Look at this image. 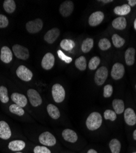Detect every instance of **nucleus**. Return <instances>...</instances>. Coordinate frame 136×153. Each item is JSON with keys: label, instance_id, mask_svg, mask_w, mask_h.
<instances>
[{"label": "nucleus", "instance_id": "f257e3e1", "mask_svg": "<svg viewBox=\"0 0 136 153\" xmlns=\"http://www.w3.org/2000/svg\"><path fill=\"white\" fill-rule=\"evenodd\" d=\"M103 118L101 114L98 112H93L86 120V126L88 129L93 131L98 129L101 126Z\"/></svg>", "mask_w": 136, "mask_h": 153}, {"label": "nucleus", "instance_id": "f03ea898", "mask_svg": "<svg viewBox=\"0 0 136 153\" xmlns=\"http://www.w3.org/2000/svg\"><path fill=\"white\" fill-rule=\"evenodd\" d=\"M52 94L54 101L56 103H61L65 100L66 93L64 88L60 84L56 83L52 88Z\"/></svg>", "mask_w": 136, "mask_h": 153}, {"label": "nucleus", "instance_id": "7ed1b4c3", "mask_svg": "<svg viewBox=\"0 0 136 153\" xmlns=\"http://www.w3.org/2000/svg\"><path fill=\"white\" fill-rule=\"evenodd\" d=\"M12 51L14 52V55L20 59L27 60L29 58V50L25 47L19 44H16L12 47Z\"/></svg>", "mask_w": 136, "mask_h": 153}, {"label": "nucleus", "instance_id": "20e7f679", "mask_svg": "<svg viewBox=\"0 0 136 153\" xmlns=\"http://www.w3.org/2000/svg\"><path fill=\"white\" fill-rule=\"evenodd\" d=\"M39 142L46 146H54L56 143L55 136L49 132H44L39 137Z\"/></svg>", "mask_w": 136, "mask_h": 153}, {"label": "nucleus", "instance_id": "39448f33", "mask_svg": "<svg viewBox=\"0 0 136 153\" xmlns=\"http://www.w3.org/2000/svg\"><path fill=\"white\" fill-rule=\"evenodd\" d=\"M43 27V22L40 19L29 21L26 24V28L29 33L35 34L39 32Z\"/></svg>", "mask_w": 136, "mask_h": 153}, {"label": "nucleus", "instance_id": "423d86ee", "mask_svg": "<svg viewBox=\"0 0 136 153\" xmlns=\"http://www.w3.org/2000/svg\"><path fill=\"white\" fill-rule=\"evenodd\" d=\"M108 77V70L106 67L101 66L99 68L94 75V82L98 86L103 85Z\"/></svg>", "mask_w": 136, "mask_h": 153}, {"label": "nucleus", "instance_id": "0eeeda50", "mask_svg": "<svg viewBox=\"0 0 136 153\" xmlns=\"http://www.w3.org/2000/svg\"><path fill=\"white\" fill-rule=\"evenodd\" d=\"M16 74L18 77L25 82H29L33 78V72L23 65L19 66L16 71Z\"/></svg>", "mask_w": 136, "mask_h": 153}, {"label": "nucleus", "instance_id": "6e6552de", "mask_svg": "<svg viewBox=\"0 0 136 153\" xmlns=\"http://www.w3.org/2000/svg\"><path fill=\"white\" fill-rule=\"evenodd\" d=\"M27 95L32 106L36 107L41 105L42 98L39 93L34 89H29L27 91Z\"/></svg>", "mask_w": 136, "mask_h": 153}, {"label": "nucleus", "instance_id": "1a4fd4ad", "mask_svg": "<svg viewBox=\"0 0 136 153\" xmlns=\"http://www.w3.org/2000/svg\"><path fill=\"white\" fill-rule=\"evenodd\" d=\"M125 72V69L124 66L120 62H117L112 67L111 71V76L114 80H118L123 78Z\"/></svg>", "mask_w": 136, "mask_h": 153}, {"label": "nucleus", "instance_id": "9d476101", "mask_svg": "<svg viewBox=\"0 0 136 153\" xmlns=\"http://www.w3.org/2000/svg\"><path fill=\"white\" fill-rule=\"evenodd\" d=\"M60 14L63 17H67L69 16L74 10V3L72 1L68 0L64 1L59 6Z\"/></svg>", "mask_w": 136, "mask_h": 153}, {"label": "nucleus", "instance_id": "9b49d317", "mask_svg": "<svg viewBox=\"0 0 136 153\" xmlns=\"http://www.w3.org/2000/svg\"><path fill=\"white\" fill-rule=\"evenodd\" d=\"M104 19V14L101 11H96L90 16L88 23L91 27H96L101 23Z\"/></svg>", "mask_w": 136, "mask_h": 153}, {"label": "nucleus", "instance_id": "f8f14e48", "mask_svg": "<svg viewBox=\"0 0 136 153\" xmlns=\"http://www.w3.org/2000/svg\"><path fill=\"white\" fill-rule=\"evenodd\" d=\"M55 64V57L51 53H46L42 60L41 66L42 68L45 70L51 69Z\"/></svg>", "mask_w": 136, "mask_h": 153}, {"label": "nucleus", "instance_id": "ddd939ff", "mask_svg": "<svg viewBox=\"0 0 136 153\" xmlns=\"http://www.w3.org/2000/svg\"><path fill=\"white\" fill-rule=\"evenodd\" d=\"M60 31L57 28H54L48 31L45 34L44 39L48 44H53L59 37Z\"/></svg>", "mask_w": 136, "mask_h": 153}, {"label": "nucleus", "instance_id": "4468645a", "mask_svg": "<svg viewBox=\"0 0 136 153\" xmlns=\"http://www.w3.org/2000/svg\"><path fill=\"white\" fill-rule=\"evenodd\" d=\"M124 118L125 123L131 126L136 124V114L134 110L131 108H128L125 110Z\"/></svg>", "mask_w": 136, "mask_h": 153}, {"label": "nucleus", "instance_id": "2eb2a0df", "mask_svg": "<svg viewBox=\"0 0 136 153\" xmlns=\"http://www.w3.org/2000/svg\"><path fill=\"white\" fill-rule=\"evenodd\" d=\"M10 97L12 100L16 104L19 105L22 108L25 107L27 105V103H28L27 98L25 96L22 94L19 93H14L12 94Z\"/></svg>", "mask_w": 136, "mask_h": 153}, {"label": "nucleus", "instance_id": "dca6fc26", "mask_svg": "<svg viewBox=\"0 0 136 153\" xmlns=\"http://www.w3.org/2000/svg\"><path fill=\"white\" fill-rule=\"evenodd\" d=\"M12 135L9 124L4 121H0V138L3 140H8Z\"/></svg>", "mask_w": 136, "mask_h": 153}, {"label": "nucleus", "instance_id": "f3484780", "mask_svg": "<svg viewBox=\"0 0 136 153\" xmlns=\"http://www.w3.org/2000/svg\"><path fill=\"white\" fill-rule=\"evenodd\" d=\"M62 137L65 140L69 143H76L78 140V135L75 131L70 129H66L62 132Z\"/></svg>", "mask_w": 136, "mask_h": 153}, {"label": "nucleus", "instance_id": "a211bd4d", "mask_svg": "<svg viewBox=\"0 0 136 153\" xmlns=\"http://www.w3.org/2000/svg\"><path fill=\"white\" fill-rule=\"evenodd\" d=\"M26 143L23 140H16L11 141L8 144V148L12 151L19 152L25 148Z\"/></svg>", "mask_w": 136, "mask_h": 153}, {"label": "nucleus", "instance_id": "6ab92c4d", "mask_svg": "<svg viewBox=\"0 0 136 153\" xmlns=\"http://www.w3.org/2000/svg\"><path fill=\"white\" fill-rule=\"evenodd\" d=\"M1 60L4 63H9L12 60V53L10 48L7 46H4L1 49Z\"/></svg>", "mask_w": 136, "mask_h": 153}, {"label": "nucleus", "instance_id": "aec40b11", "mask_svg": "<svg viewBox=\"0 0 136 153\" xmlns=\"http://www.w3.org/2000/svg\"><path fill=\"white\" fill-rule=\"evenodd\" d=\"M127 26V22L124 17H119L114 19L112 22V27L118 30H123Z\"/></svg>", "mask_w": 136, "mask_h": 153}, {"label": "nucleus", "instance_id": "412c9836", "mask_svg": "<svg viewBox=\"0 0 136 153\" xmlns=\"http://www.w3.org/2000/svg\"><path fill=\"white\" fill-rule=\"evenodd\" d=\"M135 50L132 47L128 48L125 52V58L126 65L128 66H132L135 62Z\"/></svg>", "mask_w": 136, "mask_h": 153}, {"label": "nucleus", "instance_id": "4be33fe9", "mask_svg": "<svg viewBox=\"0 0 136 153\" xmlns=\"http://www.w3.org/2000/svg\"><path fill=\"white\" fill-rule=\"evenodd\" d=\"M131 7L128 4H125L122 6L115 7L114 9V11L115 14L120 16H123L128 15L131 12Z\"/></svg>", "mask_w": 136, "mask_h": 153}, {"label": "nucleus", "instance_id": "5701e85b", "mask_svg": "<svg viewBox=\"0 0 136 153\" xmlns=\"http://www.w3.org/2000/svg\"><path fill=\"white\" fill-rule=\"evenodd\" d=\"M112 106L114 111L118 114H120L125 111V104L121 99H114L112 102Z\"/></svg>", "mask_w": 136, "mask_h": 153}, {"label": "nucleus", "instance_id": "b1692460", "mask_svg": "<svg viewBox=\"0 0 136 153\" xmlns=\"http://www.w3.org/2000/svg\"><path fill=\"white\" fill-rule=\"evenodd\" d=\"M47 111L52 119L58 120L60 117V112L57 107L53 104H48L47 107Z\"/></svg>", "mask_w": 136, "mask_h": 153}, {"label": "nucleus", "instance_id": "393cba45", "mask_svg": "<svg viewBox=\"0 0 136 153\" xmlns=\"http://www.w3.org/2000/svg\"><path fill=\"white\" fill-rule=\"evenodd\" d=\"M110 150L112 153H120L121 148L120 142L117 138H114L109 142Z\"/></svg>", "mask_w": 136, "mask_h": 153}, {"label": "nucleus", "instance_id": "a878e982", "mask_svg": "<svg viewBox=\"0 0 136 153\" xmlns=\"http://www.w3.org/2000/svg\"><path fill=\"white\" fill-rule=\"evenodd\" d=\"M3 7L8 14H12L16 9V4L14 0H5L3 3Z\"/></svg>", "mask_w": 136, "mask_h": 153}, {"label": "nucleus", "instance_id": "bb28decb", "mask_svg": "<svg viewBox=\"0 0 136 153\" xmlns=\"http://www.w3.org/2000/svg\"><path fill=\"white\" fill-rule=\"evenodd\" d=\"M94 44L93 39L91 38H86L82 44V50L83 53H88L93 48Z\"/></svg>", "mask_w": 136, "mask_h": 153}, {"label": "nucleus", "instance_id": "cd10ccee", "mask_svg": "<svg viewBox=\"0 0 136 153\" xmlns=\"http://www.w3.org/2000/svg\"><path fill=\"white\" fill-rule=\"evenodd\" d=\"M60 47L65 50L71 51L75 47V42L71 39H63L60 42Z\"/></svg>", "mask_w": 136, "mask_h": 153}, {"label": "nucleus", "instance_id": "c85d7f7f", "mask_svg": "<svg viewBox=\"0 0 136 153\" xmlns=\"http://www.w3.org/2000/svg\"><path fill=\"white\" fill-rule=\"evenodd\" d=\"M112 40L114 45L117 48H120L125 44V40L117 34H114L112 36Z\"/></svg>", "mask_w": 136, "mask_h": 153}, {"label": "nucleus", "instance_id": "c756f323", "mask_svg": "<svg viewBox=\"0 0 136 153\" xmlns=\"http://www.w3.org/2000/svg\"><path fill=\"white\" fill-rule=\"evenodd\" d=\"M75 65L76 67L80 71H83L86 69V58L83 56H80L78 58L76 61H75Z\"/></svg>", "mask_w": 136, "mask_h": 153}, {"label": "nucleus", "instance_id": "7c9ffc66", "mask_svg": "<svg viewBox=\"0 0 136 153\" xmlns=\"http://www.w3.org/2000/svg\"><path fill=\"white\" fill-rule=\"evenodd\" d=\"M9 109L12 113L17 114L18 116H23L25 114V111L23 109V108L16 104L10 105L9 106Z\"/></svg>", "mask_w": 136, "mask_h": 153}, {"label": "nucleus", "instance_id": "2f4dec72", "mask_svg": "<svg viewBox=\"0 0 136 153\" xmlns=\"http://www.w3.org/2000/svg\"><path fill=\"white\" fill-rule=\"evenodd\" d=\"M9 99L7 89L4 86H0V100L1 102L6 104L9 102Z\"/></svg>", "mask_w": 136, "mask_h": 153}, {"label": "nucleus", "instance_id": "473e14b6", "mask_svg": "<svg viewBox=\"0 0 136 153\" xmlns=\"http://www.w3.org/2000/svg\"><path fill=\"white\" fill-rule=\"evenodd\" d=\"M101 62L100 58L98 56H94L89 61L88 63V68L90 70L93 71L97 69V66L100 65Z\"/></svg>", "mask_w": 136, "mask_h": 153}, {"label": "nucleus", "instance_id": "72a5a7b5", "mask_svg": "<svg viewBox=\"0 0 136 153\" xmlns=\"http://www.w3.org/2000/svg\"><path fill=\"white\" fill-rule=\"evenodd\" d=\"M98 45L101 50L106 51L109 50L111 47V43L107 38H103L99 42Z\"/></svg>", "mask_w": 136, "mask_h": 153}, {"label": "nucleus", "instance_id": "f704fd0d", "mask_svg": "<svg viewBox=\"0 0 136 153\" xmlns=\"http://www.w3.org/2000/svg\"><path fill=\"white\" fill-rule=\"evenodd\" d=\"M104 117L105 120L114 121L117 119V113L112 110H106L104 113Z\"/></svg>", "mask_w": 136, "mask_h": 153}, {"label": "nucleus", "instance_id": "c9c22d12", "mask_svg": "<svg viewBox=\"0 0 136 153\" xmlns=\"http://www.w3.org/2000/svg\"><path fill=\"white\" fill-rule=\"evenodd\" d=\"M113 94V87L110 85H107L104 87L103 96L106 98H108L112 96Z\"/></svg>", "mask_w": 136, "mask_h": 153}, {"label": "nucleus", "instance_id": "e433bc0d", "mask_svg": "<svg viewBox=\"0 0 136 153\" xmlns=\"http://www.w3.org/2000/svg\"><path fill=\"white\" fill-rule=\"evenodd\" d=\"M33 152L34 153H52L51 151L45 146H36Z\"/></svg>", "mask_w": 136, "mask_h": 153}, {"label": "nucleus", "instance_id": "4c0bfd02", "mask_svg": "<svg viewBox=\"0 0 136 153\" xmlns=\"http://www.w3.org/2000/svg\"><path fill=\"white\" fill-rule=\"evenodd\" d=\"M57 53H58V57H59L61 60L64 61L65 62H66V63L69 64V63H70V62H72V58L69 57V56H68L65 55V53H63L61 50H58Z\"/></svg>", "mask_w": 136, "mask_h": 153}, {"label": "nucleus", "instance_id": "58836bf2", "mask_svg": "<svg viewBox=\"0 0 136 153\" xmlns=\"http://www.w3.org/2000/svg\"><path fill=\"white\" fill-rule=\"evenodd\" d=\"M9 25V20L6 16L0 14V28H4Z\"/></svg>", "mask_w": 136, "mask_h": 153}, {"label": "nucleus", "instance_id": "ea45409f", "mask_svg": "<svg viewBox=\"0 0 136 153\" xmlns=\"http://www.w3.org/2000/svg\"><path fill=\"white\" fill-rule=\"evenodd\" d=\"M128 5L131 7H133L136 5V0H128Z\"/></svg>", "mask_w": 136, "mask_h": 153}, {"label": "nucleus", "instance_id": "a19ab883", "mask_svg": "<svg viewBox=\"0 0 136 153\" xmlns=\"http://www.w3.org/2000/svg\"><path fill=\"white\" fill-rule=\"evenodd\" d=\"M87 153H97V152L95 149H90L88 151Z\"/></svg>", "mask_w": 136, "mask_h": 153}, {"label": "nucleus", "instance_id": "79ce46f5", "mask_svg": "<svg viewBox=\"0 0 136 153\" xmlns=\"http://www.w3.org/2000/svg\"><path fill=\"white\" fill-rule=\"evenodd\" d=\"M101 1L104 3H109L110 2H113L112 0H101V1Z\"/></svg>", "mask_w": 136, "mask_h": 153}, {"label": "nucleus", "instance_id": "37998d69", "mask_svg": "<svg viewBox=\"0 0 136 153\" xmlns=\"http://www.w3.org/2000/svg\"><path fill=\"white\" fill-rule=\"evenodd\" d=\"M133 138L135 140H136V129L133 132Z\"/></svg>", "mask_w": 136, "mask_h": 153}, {"label": "nucleus", "instance_id": "c03bdc74", "mask_svg": "<svg viewBox=\"0 0 136 153\" xmlns=\"http://www.w3.org/2000/svg\"><path fill=\"white\" fill-rule=\"evenodd\" d=\"M134 27L135 30H136V19H135V21H134Z\"/></svg>", "mask_w": 136, "mask_h": 153}, {"label": "nucleus", "instance_id": "a18cd8bd", "mask_svg": "<svg viewBox=\"0 0 136 153\" xmlns=\"http://www.w3.org/2000/svg\"><path fill=\"white\" fill-rule=\"evenodd\" d=\"M15 153H23V152H15Z\"/></svg>", "mask_w": 136, "mask_h": 153}, {"label": "nucleus", "instance_id": "49530a36", "mask_svg": "<svg viewBox=\"0 0 136 153\" xmlns=\"http://www.w3.org/2000/svg\"><path fill=\"white\" fill-rule=\"evenodd\" d=\"M132 153H136V151H135V152H132Z\"/></svg>", "mask_w": 136, "mask_h": 153}, {"label": "nucleus", "instance_id": "de8ad7c7", "mask_svg": "<svg viewBox=\"0 0 136 153\" xmlns=\"http://www.w3.org/2000/svg\"><path fill=\"white\" fill-rule=\"evenodd\" d=\"M135 89H136V85H135Z\"/></svg>", "mask_w": 136, "mask_h": 153}]
</instances>
